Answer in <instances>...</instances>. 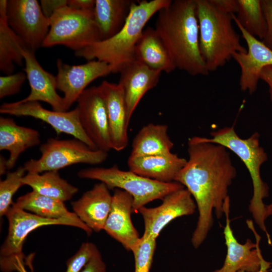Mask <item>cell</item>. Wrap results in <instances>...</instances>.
Listing matches in <instances>:
<instances>
[{
  "label": "cell",
  "mask_w": 272,
  "mask_h": 272,
  "mask_svg": "<svg viewBox=\"0 0 272 272\" xmlns=\"http://www.w3.org/2000/svg\"><path fill=\"white\" fill-rule=\"evenodd\" d=\"M188 159L175 181L182 184L196 203L198 218L191 237L193 246L198 248L213 225V213L217 218L224 214L229 188L237 171L228 150L223 146L194 136L187 142Z\"/></svg>",
  "instance_id": "obj_1"
},
{
  "label": "cell",
  "mask_w": 272,
  "mask_h": 272,
  "mask_svg": "<svg viewBox=\"0 0 272 272\" xmlns=\"http://www.w3.org/2000/svg\"><path fill=\"white\" fill-rule=\"evenodd\" d=\"M158 13L155 29L176 69L191 76L208 75L199 48L195 0L172 1Z\"/></svg>",
  "instance_id": "obj_2"
},
{
  "label": "cell",
  "mask_w": 272,
  "mask_h": 272,
  "mask_svg": "<svg viewBox=\"0 0 272 272\" xmlns=\"http://www.w3.org/2000/svg\"><path fill=\"white\" fill-rule=\"evenodd\" d=\"M171 0L134 1L122 29L114 36L87 45L75 52V56L88 61L97 59L110 65L112 73H119L127 63L135 60L136 45L150 19Z\"/></svg>",
  "instance_id": "obj_3"
},
{
  "label": "cell",
  "mask_w": 272,
  "mask_h": 272,
  "mask_svg": "<svg viewBox=\"0 0 272 272\" xmlns=\"http://www.w3.org/2000/svg\"><path fill=\"white\" fill-rule=\"evenodd\" d=\"M199 48L208 72L224 65L236 52H246L232 25V15L214 0H195Z\"/></svg>",
  "instance_id": "obj_4"
},
{
  "label": "cell",
  "mask_w": 272,
  "mask_h": 272,
  "mask_svg": "<svg viewBox=\"0 0 272 272\" xmlns=\"http://www.w3.org/2000/svg\"><path fill=\"white\" fill-rule=\"evenodd\" d=\"M211 137H203L208 142L219 144L234 153L243 162L251 178L253 195L248 209L255 223L264 232L269 244L271 239L267 231L265 221L266 205L263 199L268 196V187L263 181L260 168L267 160V155L260 145V135L255 132L246 139L241 138L234 126H225L210 133Z\"/></svg>",
  "instance_id": "obj_5"
},
{
  "label": "cell",
  "mask_w": 272,
  "mask_h": 272,
  "mask_svg": "<svg viewBox=\"0 0 272 272\" xmlns=\"http://www.w3.org/2000/svg\"><path fill=\"white\" fill-rule=\"evenodd\" d=\"M82 179L97 180L104 183L109 189H120L129 193L133 198V212L154 200L162 199L167 195L184 188L173 181L162 182L139 175L130 171L120 169L116 165L110 167H92L78 172Z\"/></svg>",
  "instance_id": "obj_6"
},
{
  "label": "cell",
  "mask_w": 272,
  "mask_h": 272,
  "mask_svg": "<svg viewBox=\"0 0 272 272\" xmlns=\"http://www.w3.org/2000/svg\"><path fill=\"white\" fill-rule=\"evenodd\" d=\"M9 223L8 233L0 250V268L3 272L16 271L15 265L18 259L25 264L23 252L24 242L32 231L48 225H66L83 230L88 235L92 230L81 220L69 219H49L37 216L12 205L6 215Z\"/></svg>",
  "instance_id": "obj_7"
},
{
  "label": "cell",
  "mask_w": 272,
  "mask_h": 272,
  "mask_svg": "<svg viewBox=\"0 0 272 272\" xmlns=\"http://www.w3.org/2000/svg\"><path fill=\"white\" fill-rule=\"evenodd\" d=\"M50 28L42 47L63 45L75 52L101 41L94 11H81L65 5L49 17Z\"/></svg>",
  "instance_id": "obj_8"
},
{
  "label": "cell",
  "mask_w": 272,
  "mask_h": 272,
  "mask_svg": "<svg viewBox=\"0 0 272 272\" xmlns=\"http://www.w3.org/2000/svg\"><path fill=\"white\" fill-rule=\"evenodd\" d=\"M40 151L41 156L38 159H31L24 163L27 173L58 171L77 164L98 165L104 162L108 156V152L92 149L76 138H49L41 145Z\"/></svg>",
  "instance_id": "obj_9"
},
{
  "label": "cell",
  "mask_w": 272,
  "mask_h": 272,
  "mask_svg": "<svg viewBox=\"0 0 272 272\" xmlns=\"http://www.w3.org/2000/svg\"><path fill=\"white\" fill-rule=\"evenodd\" d=\"M7 19L10 27L28 49L35 52L42 47L49 30L50 21L37 1H8Z\"/></svg>",
  "instance_id": "obj_10"
},
{
  "label": "cell",
  "mask_w": 272,
  "mask_h": 272,
  "mask_svg": "<svg viewBox=\"0 0 272 272\" xmlns=\"http://www.w3.org/2000/svg\"><path fill=\"white\" fill-rule=\"evenodd\" d=\"M0 113L16 116H30L49 124L57 134L64 133L82 141L93 149H97L84 131L80 121L78 108L66 111H57L44 108L39 102L3 103Z\"/></svg>",
  "instance_id": "obj_11"
},
{
  "label": "cell",
  "mask_w": 272,
  "mask_h": 272,
  "mask_svg": "<svg viewBox=\"0 0 272 272\" xmlns=\"http://www.w3.org/2000/svg\"><path fill=\"white\" fill-rule=\"evenodd\" d=\"M81 124L97 149H112L107 111L99 86L87 88L77 101Z\"/></svg>",
  "instance_id": "obj_12"
},
{
  "label": "cell",
  "mask_w": 272,
  "mask_h": 272,
  "mask_svg": "<svg viewBox=\"0 0 272 272\" xmlns=\"http://www.w3.org/2000/svg\"><path fill=\"white\" fill-rule=\"evenodd\" d=\"M230 208V198L228 197L224 207L226 224L223 231L227 254L223 266L213 272H258L264 259L259 245L260 236L255 231L252 221L247 220V225L254 233L256 241L254 243L248 238L244 244L240 243L231 227Z\"/></svg>",
  "instance_id": "obj_13"
},
{
  "label": "cell",
  "mask_w": 272,
  "mask_h": 272,
  "mask_svg": "<svg viewBox=\"0 0 272 272\" xmlns=\"http://www.w3.org/2000/svg\"><path fill=\"white\" fill-rule=\"evenodd\" d=\"M56 67L57 89L63 94L67 111L92 82L112 73L109 64L98 60L88 61L80 65H70L58 58Z\"/></svg>",
  "instance_id": "obj_14"
},
{
  "label": "cell",
  "mask_w": 272,
  "mask_h": 272,
  "mask_svg": "<svg viewBox=\"0 0 272 272\" xmlns=\"http://www.w3.org/2000/svg\"><path fill=\"white\" fill-rule=\"evenodd\" d=\"M155 208H141L139 212L144 219L143 235L157 239L163 229L175 218L190 215L195 211L196 203L190 192L183 188L174 191L162 199Z\"/></svg>",
  "instance_id": "obj_15"
},
{
  "label": "cell",
  "mask_w": 272,
  "mask_h": 272,
  "mask_svg": "<svg viewBox=\"0 0 272 272\" xmlns=\"http://www.w3.org/2000/svg\"><path fill=\"white\" fill-rule=\"evenodd\" d=\"M232 18L247 45L246 52H236L232 56L240 67V87L242 91L252 94L257 89L262 69L272 65V50L248 33L237 21L234 14Z\"/></svg>",
  "instance_id": "obj_16"
},
{
  "label": "cell",
  "mask_w": 272,
  "mask_h": 272,
  "mask_svg": "<svg viewBox=\"0 0 272 272\" xmlns=\"http://www.w3.org/2000/svg\"><path fill=\"white\" fill-rule=\"evenodd\" d=\"M25 73L30 92L20 102L43 101L57 111H66L63 97L57 93L56 78L45 70L37 61L35 52L28 49L23 51Z\"/></svg>",
  "instance_id": "obj_17"
},
{
  "label": "cell",
  "mask_w": 272,
  "mask_h": 272,
  "mask_svg": "<svg viewBox=\"0 0 272 272\" xmlns=\"http://www.w3.org/2000/svg\"><path fill=\"white\" fill-rule=\"evenodd\" d=\"M133 203V197L129 193L114 189L110 211L104 228L109 235L130 251L140 238L131 219Z\"/></svg>",
  "instance_id": "obj_18"
},
{
  "label": "cell",
  "mask_w": 272,
  "mask_h": 272,
  "mask_svg": "<svg viewBox=\"0 0 272 272\" xmlns=\"http://www.w3.org/2000/svg\"><path fill=\"white\" fill-rule=\"evenodd\" d=\"M99 86L106 103L112 149L121 151L128 144L130 121L124 93L118 84L103 81Z\"/></svg>",
  "instance_id": "obj_19"
},
{
  "label": "cell",
  "mask_w": 272,
  "mask_h": 272,
  "mask_svg": "<svg viewBox=\"0 0 272 272\" xmlns=\"http://www.w3.org/2000/svg\"><path fill=\"white\" fill-rule=\"evenodd\" d=\"M119 73L118 84L123 90L130 120L143 96L158 83L161 72L135 60L124 65Z\"/></svg>",
  "instance_id": "obj_20"
},
{
  "label": "cell",
  "mask_w": 272,
  "mask_h": 272,
  "mask_svg": "<svg viewBox=\"0 0 272 272\" xmlns=\"http://www.w3.org/2000/svg\"><path fill=\"white\" fill-rule=\"evenodd\" d=\"M112 195L102 182L96 183L78 199L71 202L74 213L92 231L104 230L110 211Z\"/></svg>",
  "instance_id": "obj_21"
},
{
  "label": "cell",
  "mask_w": 272,
  "mask_h": 272,
  "mask_svg": "<svg viewBox=\"0 0 272 272\" xmlns=\"http://www.w3.org/2000/svg\"><path fill=\"white\" fill-rule=\"evenodd\" d=\"M187 160L170 152L152 155H129V170L135 173L162 182H171L175 179Z\"/></svg>",
  "instance_id": "obj_22"
},
{
  "label": "cell",
  "mask_w": 272,
  "mask_h": 272,
  "mask_svg": "<svg viewBox=\"0 0 272 272\" xmlns=\"http://www.w3.org/2000/svg\"><path fill=\"white\" fill-rule=\"evenodd\" d=\"M40 143V134L37 130L18 125L13 118L1 116L0 150L9 153L8 169L15 166L22 153Z\"/></svg>",
  "instance_id": "obj_23"
},
{
  "label": "cell",
  "mask_w": 272,
  "mask_h": 272,
  "mask_svg": "<svg viewBox=\"0 0 272 272\" xmlns=\"http://www.w3.org/2000/svg\"><path fill=\"white\" fill-rule=\"evenodd\" d=\"M134 58L149 67L169 73L176 67L162 40L155 29L143 31L134 51Z\"/></svg>",
  "instance_id": "obj_24"
},
{
  "label": "cell",
  "mask_w": 272,
  "mask_h": 272,
  "mask_svg": "<svg viewBox=\"0 0 272 272\" xmlns=\"http://www.w3.org/2000/svg\"><path fill=\"white\" fill-rule=\"evenodd\" d=\"M134 1L95 0L94 17L101 41L116 34L123 27Z\"/></svg>",
  "instance_id": "obj_25"
},
{
  "label": "cell",
  "mask_w": 272,
  "mask_h": 272,
  "mask_svg": "<svg viewBox=\"0 0 272 272\" xmlns=\"http://www.w3.org/2000/svg\"><path fill=\"white\" fill-rule=\"evenodd\" d=\"M7 0L0 1V70L12 74L15 64L24 62L23 51L28 49L23 40L9 26L7 19Z\"/></svg>",
  "instance_id": "obj_26"
},
{
  "label": "cell",
  "mask_w": 272,
  "mask_h": 272,
  "mask_svg": "<svg viewBox=\"0 0 272 272\" xmlns=\"http://www.w3.org/2000/svg\"><path fill=\"white\" fill-rule=\"evenodd\" d=\"M168 126L150 123L143 126L134 138L130 155L145 156L171 152L174 143L168 134Z\"/></svg>",
  "instance_id": "obj_27"
},
{
  "label": "cell",
  "mask_w": 272,
  "mask_h": 272,
  "mask_svg": "<svg viewBox=\"0 0 272 272\" xmlns=\"http://www.w3.org/2000/svg\"><path fill=\"white\" fill-rule=\"evenodd\" d=\"M22 181L32 190L62 202L71 199L79 190L61 178L58 171H48L42 174L27 173Z\"/></svg>",
  "instance_id": "obj_28"
},
{
  "label": "cell",
  "mask_w": 272,
  "mask_h": 272,
  "mask_svg": "<svg viewBox=\"0 0 272 272\" xmlns=\"http://www.w3.org/2000/svg\"><path fill=\"white\" fill-rule=\"evenodd\" d=\"M13 205L44 218L80 220L74 212L67 209L64 202L41 195L34 190L20 196Z\"/></svg>",
  "instance_id": "obj_29"
},
{
  "label": "cell",
  "mask_w": 272,
  "mask_h": 272,
  "mask_svg": "<svg viewBox=\"0 0 272 272\" xmlns=\"http://www.w3.org/2000/svg\"><path fill=\"white\" fill-rule=\"evenodd\" d=\"M236 19L250 35L262 39L267 31L266 18L261 0H236Z\"/></svg>",
  "instance_id": "obj_30"
},
{
  "label": "cell",
  "mask_w": 272,
  "mask_h": 272,
  "mask_svg": "<svg viewBox=\"0 0 272 272\" xmlns=\"http://www.w3.org/2000/svg\"><path fill=\"white\" fill-rule=\"evenodd\" d=\"M24 166L19 167L15 171L7 173L6 178L0 181V216H5L14 203L12 198L15 193L24 185L22 180L25 175Z\"/></svg>",
  "instance_id": "obj_31"
},
{
  "label": "cell",
  "mask_w": 272,
  "mask_h": 272,
  "mask_svg": "<svg viewBox=\"0 0 272 272\" xmlns=\"http://www.w3.org/2000/svg\"><path fill=\"white\" fill-rule=\"evenodd\" d=\"M156 247V239L143 235L131 251L134 259V272H150Z\"/></svg>",
  "instance_id": "obj_32"
},
{
  "label": "cell",
  "mask_w": 272,
  "mask_h": 272,
  "mask_svg": "<svg viewBox=\"0 0 272 272\" xmlns=\"http://www.w3.org/2000/svg\"><path fill=\"white\" fill-rule=\"evenodd\" d=\"M98 250L92 242L83 243L78 251L67 260L65 272H80Z\"/></svg>",
  "instance_id": "obj_33"
},
{
  "label": "cell",
  "mask_w": 272,
  "mask_h": 272,
  "mask_svg": "<svg viewBox=\"0 0 272 272\" xmlns=\"http://www.w3.org/2000/svg\"><path fill=\"white\" fill-rule=\"evenodd\" d=\"M27 79L25 73L19 72L15 74L0 77V99L19 93Z\"/></svg>",
  "instance_id": "obj_34"
},
{
  "label": "cell",
  "mask_w": 272,
  "mask_h": 272,
  "mask_svg": "<svg viewBox=\"0 0 272 272\" xmlns=\"http://www.w3.org/2000/svg\"><path fill=\"white\" fill-rule=\"evenodd\" d=\"M261 5L267 25L266 34L261 41L272 50V0H261Z\"/></svg>",
  "instance_id": "obj_35"
},
{
  "label": "cell",
  "mask_w": 272,
  "mask_h": 272,
  "mask_svg": "<svg viewBox=\"0 0 272 272\" xmlns=\"http://www.w3.org/2000/svg\"><path fill=\"white\" fill-rule=\"evenodd\" d=\"M80 272H106V266L98 250Z\"/></svg>",
  "instance_id": "obj_36"
},
{
  "label": "cell",
  "mask_w": 272,
  "mask_h": 272,
  "mask_svg": "<svg viewBox=\"0 0 272 272\" xmlns=\"http://www.w3.org/2000/svg\"><path fill=\"white\" fill-rule=\"evenodd\" d=\"M67 4V0H41L40 1V6L43 12L49 18L55 11Z\"/></svg>",
  "instance_id": "obj_37"
},
{
  "label": "cell",
  "mask_w": 272,
  "mask_h": 272,
  "mask_svg": "<svg viewBox=\"0 0 272 272\" xmlns=\"http://www.w3.org/2000/svg\"><path fill=\"white\" fill-rule=\"evenodd\" d=\"M95 0H69L67 6L81 11H94Z\"/></svg>",
  "instance_id": "obj_38"
},
{
  "label": "cell",
  "mask_w": 272,
  "mask_h": 272,
  "mask_svg": "<svg viewBox=\"0 0 272 272\" xmlns=\"http://www.w3.org/2000/svg\"><path fill=\"white\" fill-rule=\"evenodd\" d=\"M34 254H31L26 257L25 259V264L20 260L17 259L15 266L18 272H34L32 261L34 257Z\"/></svg>",
  "instance_id": "obj_39"
},
{
  "label": "cell",
  "mask_w": 272,
  "mask_h": 272,
  "mask_svg": "<svg viewBox=\"0 0 272 272\" xmlns=\"http://www.w3.org/2000/svg\"><path fill=\"white\" fill-rule=\"evenodd\" d=\"M260 79L266 82L269 87H272V65L262 69L260 74Z\"/></svg>",
  "instance_id": "obj_40"
},
{
  "label": "cell",
  "mask_w": 272,
  "mask_h": 272,
  "mask_svg": "<svg viewBox=\"0 0 272 272\" xmlns=\"http://www.w3.org/2000/svg\"><path fill=\"white\" fill-rule=\"evenodd\" d=\"M8 168L7 159L1 155L0 156V175H4L6 173Z\"/></svg>",
  "instance_id": "obj_41"
},
{
  "label": "cell",
  "mask_w": 272,
  "mask_h": 272,
  "mask_svg": "<svg viewBox=\"0 0 272 272\" xmlns=\"http://www.w3.org/2000/svg\"><path fill=\"white\" fill-rule=\"evenodd\" d=\"M269 92L270 95V99L272 103V87H269ZM265 216L267 218L270 216H272V202L265 207Z\"/></svg>",
  "instance_id": "obj_42"
},
{
  "label": "cell",
  "mask_w": 272,
  "mask_h": 272,
  "mask_svg": "<svg viewBox=\"0 0 272 272\" xmlns=\"http://www.w3.org/2000/svg\"><path fill=\"white\" fill-rule=\"evenodd\" d=\"M271 263L266 261L264 259L262 260L261 266L260 270L258 272H267L268 271V269L271 267ZM238 272H246L243 270H240Z\"/></svg>",
  "instance_id": "obj_43"
}]
</instances>
